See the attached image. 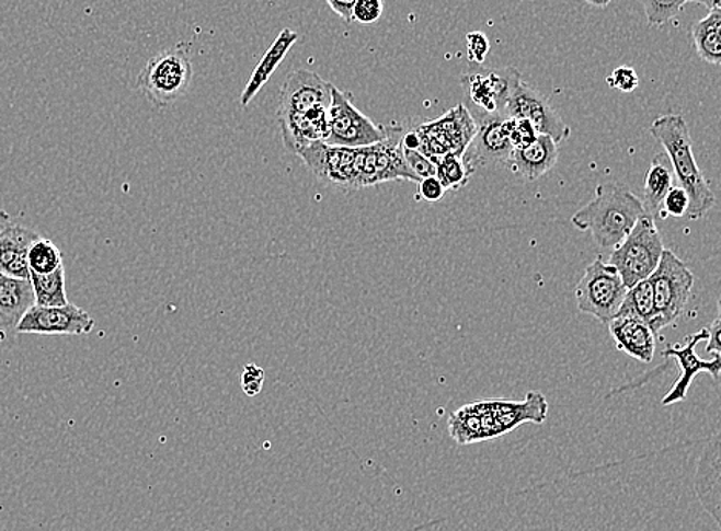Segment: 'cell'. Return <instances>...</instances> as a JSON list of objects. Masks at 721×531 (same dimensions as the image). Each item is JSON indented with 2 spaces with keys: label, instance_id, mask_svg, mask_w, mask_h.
Returning a JSON list of instances; mask_svg holds the SVG:
<instances>
[{
  "label": "cell",
  "instance_id": "e575fe53",
  "mask_svg": "<svg viewBox=\"0 0 721 531\" xmlns=\"http://www.w3.org/2000/svg\"><path fill=\"white\" fill-rule=\"evenodd\" d=\"M467 44L468 59L474 64H483L491 49L487 34L482 32L469 33Z\"/></svg>",
  "mask_w": 721,
  "mask_h": 531
},
{
  "label": "cell",
  "instance_id": "5bb4252c",
  "mask_svg": "<svg viewBox=\"0 0 721 531\" xmlns=\"http://www.w3.org/2000/svg\"><path fill=\"white\" fill-rule=\"evenodd\" d=\"M520 80V72L507 67L487 74L464 76L461 86L467 88L469 101L476 108L474 116H491L506 114L507 101Z\"/></svg>",
  "mask_w": 721,
  "mask_h": 531
},
{
  "label": "cell",
  "instance_id": "cb8c5ba5",
  "mask_svg": "<svg viewBox=\"0 0 721 531\" xmlns=\"http://www.w3.org/2000/svg\"><path fill=\"white\" fill-rule=\"evenodd\" d=\"M34 292V303L45 308H57L70 303L65 290V267H57L52 274L30 273Z\"/></svg>",
  "mask_w": 721,
  "mask_h": 531
},
{
  "label": "cell",
  "instance_id": "8992f818",
  "mask_svg": "<svg viewBox=\"0 0 721 531\" xmlns=\"http://www.w3.org/2000/svg\"><path fill=\"white\" fill-rule=\"evenodd\" d=\"M627 290L616 267L598 257L586 266L574 293L580 312L593 315L608 326L623 303Z\"/></svg>",
  "mask_w": 721,
  "mask_h": 531
},
{
  "label": "cell",
  "instance_id": "e0dca14e",
  "mask_svg": "<svg viewBox=\"0 0 721 531\" xmlns=\"http://www.w3.org/2000/svg\"><path fill=\"white\" fill-rule=\"evenodd\" d=\"M499 437L510 434L525 423L543 424L548 419V401L540 392H528L525 401L490 400Z\"/></svg>",
  "mask_w": 721,
  "mask_h": 531
},
{
  "label": "cell",
  "instance_id": "ab89813d",
  "mask_svg": "<svg viewBox=\"0 0 721 531\" xmlns=\"http://www.w3.org/2000/svg\"><path fill=\"white\" fill-rule=\"evenodd\" d=\"M688 2H697L706 7V9L711 10L713 5H719L720 0H685V3Z\"/></svg>",
  "mask_w": 721,
  "mask_h": 531
},
{
  "label": "cell",
  "instance_id": "4316f807",
  "mask_svg": "<svg viewBox=\"0 0 721 531\" xmlns=\"http://www.w3.org/2000/svg\"><path fill=\"white\" fill-rule=\"evenodd\" d=\"M652 312H654V290L650 278H646L627 290L617 315H636L650 323Z\"/></svg>",
  "mask_w": 721,
  "mask_h": 531
},
{
  "label": "cell",
  "instance_id": "836d02e7",
  "mask_svg": "<svg viewBox=\"0 0 721 531\" xmlns=\"http://www.w3.org/2000/svg\"><path fill=\"white\" fill-rule=\"evenodd\" d=\"M610 88L621 91V93H632L639 88V76L636 70L629 67H618L613 74L606 79Z\"/></svg>",
  "mask_w": 721,
  "mask_h": 531
},
{
  "label": "cell",
  "instance_id": "603a6c76",
  "mask_svg": "<svg viewBox=\"0 0 721 531\" xmlns=\"http://www.w3.org/2000/svg\"><path fill=\"white\" fill-rule=\"evenodd\" d=\"M693 41L705 62L721 64V3L709 10L708 16L693 26Z\"/></svg>",
  "mask_w": 721,
  "mask_h": 531
},
{
  "label": "cell",
  "instance_id": "9a60e30c",
  "mask_svg": "<svg viewBox=\"0 0 721 531\" xmlns=\"http://www.w3.org/2000/svg\"><path fill=\"white\" fill-rule=\"evenodd\" d=\"M477 132L465 151V159L472 170L482 164H503L514 151L510 139V117L506 114L474 116Z\"/></svg>",
  "mask_w": 721,
  "mask_h": 531
},
{
  "label": "cell",
  "instance_id": "f35d334b",
  "mask_svg": "<svg viewBox=\"0 0 721 531\" xmlns=\"http://www.w3.org/2000/svg\"><path fill=\"white\" fill-rule=\"evenodd\" d=\"M708 328L709 332V344L708 347H706V351H713V354H720L721 351V346H720V328H721V321H720V315L717 316L716 320H713V323L711 324V327H706Z\"/></svg>",
  "mask_w": 721,
  "mask_h": 531
},
{
  "label": "cell",
  "instance_id": "d6a6232c",
  "mask_svg": "<svg viewBox=\"0 0 721 531\" xmlns=\"http://www.w3.org/2000/svg\"><path fill=\"white\" fill-rule=\"evenodd\" d=\"M689 209V196L682 186H673L663 200L665 216L683 217Z\"/></svg>",
  "mask_w": 721,
  "mask_h": 531
},
{
  "label": "cell",
  "instance_id": "4dcf8cb0",
  "mask_svg": "<svg viewBox=\"0 0 721 531\" xmlns=\"http://www.w3.org/2000/svg\"><path fill=\"white\" fill-rule=\"evenodd\" d=\"M384 10V0H357L353 9V22L362 25L376 24Z\"/></svg>",
  "mask_w": 721,
  "mask_h": 531
},
{
  "label": "cell",
  "instance_id": "f546056e",
  "mask_svg": "<svg viewBox=\"0 0 721 531\" xmlns=\"http://www.w3.org/2000/svg\"><path fill=\"white\" fill-rule=\"evenodd\" d=\"M537 137H539V134H537L528 120H525V118L510 117V139L514 149L528 147Z\"/></svg>",
  "mask_w": 721,
  "mask_h": 531
},
{
  "label": "cell",
  "instance_id": "2e32d148",
  "mask_svg": "<svg viewBox=\"0 0 721 531\" xmlns=\"http://www.w3.org/2000/svg\"><path fill=\"white\" fill-rule=\"evenodd\" d=\"M608 328L618 350L644 365L654 360L657 335L646 321L636 315H616L609 321Z\"/></svg>",
  "mask_w": 721,
  "mask_h": 531
},
{
  "label": "cell",
  "instance_id": "b9f144b4",
  "mask_svg": "<svg viewBox=\"0 0 721 531\" xmlns=\"http://www.w3.org/2000/svg\"><path fill=\"white\" fill-rule=\"evenodd\" d=\"M10 220H11L10 213L2 211V209H0V224H9Z\"/></svg>",
  "mask_w": 721,
  "mask_h": 531
},
{
  "label": "cell",
  "instance_id": "3957f363",
  "mask_svg": "<svg viewBox=\"0 0 721 531\" xmlns=\"http://www.w3.org/2000/svg\"><path fill=\"white\" fill-rule=\"evenodd\" d=\"M193 80V64H191L190 47L186 44L175 45L152 56L140 74L137 76V86L145 97L158 106L173 105L186 91Z\"/></svg>",
  "mask_w": 721,
  "mask_h": 531
},
{
  "label": "cell",
  "instance_id": "8d00e7d4",
  "mask_svg": "<svg viewBox=\"0 0 721 531\" xmlns=\"http://www.w3.org/2000/svg\"><path fill=\"white\" fill-rule=\"evenodd\" d=\"M446 189L442 185L440 181L436 175H431V177L422 178L419 182V197L423 200L430 201V204H436L444 198Z\"/></svg>",
  "mask_w": 721,
  "mask_h": 531
},
{
  "label": "cell",
  "instance_id": "7a4b0ae2",
  "mask_svg": "<svg viewBox=\"0 0 721 531\" xmlns=\"http://www.w3.org/2000/svg\"><path fill=\"white\" fill-rule=\"evenodd\" d=\"M650 131L652 137L665 148L675 181L680 183L678 186L688 193L689 209L686 217L689 220L703 219L716 205V196L694 159L693 139L685 117L678 114L657 117L651 125Z\"/></svg>",
  "mask_w": 721,
  "mask_h": 531
},
{
  "label": "cell",
  "instance_id": "ac0fdd59",
  "mask_svg": "<svg viewBox=\"0 0 721 531\" xmlns=\"http://www.w3.org/2000/svg\"><path fill=\"white\" fill-rule=\"evenodd\" d=\"M559 160V143L551 137L539 136L528 147L514 149L505 166L525 181H539L556 166Z\"/></svg>",
  "mask_w": 721,
  "mask_h": 531
},
{
  "label": "cell",
  "instance_id": "ffe728a7",
  "mask_svg": "<svg viewBox=\"0 0 721 531\" xmlns=\"http://www.w3.org/2000/svg\"><path fill=\"white\" fill-rule=\"evenodd\" d=\"M32 281L0 274V331L16 332L22 316L33 308Z\"/></svg>",
  "mask_w": 721,
  "mask_h": 531
},
{
  "label": "cell",
  "instance_id": "277c9868",
  "mask_svg": "<svg viewBox=\"0 0 721 531\" xmlns=\"http://www.w3.org/2000/svg\"><path fill=\"white\" fill-rule=\"evenodd\" d=\"M650 280L654 290V312L648 324L657 335L662 328L674 326L680 320L696 278L673 251L665 250Z\"/></svg>",
  "mask_w": 721,
  "mask_h": 531
},
{
  "label": "cell",
  "instance_id": "44dd1931",
  "mask_svg": "<svg viewBox=\"0 0 721 531\" xmlns=\"http://www.w3.org/2000/svg\"><path fill=\"white\" fill-rule=\"evenodd\" d=\"M299 39V34L293 32V30H284L274 44L271 45L268 51L265 53V56L262 57L261 62L253 74H251L250 80H248L245 90H243L242 95H240V105L245 108L250 105L251 101L259 94V91L268 82L271 74L277 70L278 65L282 64V60L285 59V56L288 55L289 49H291L294 42Z\"/></svg>",
  "mask_w": 721,
  "mask_h": 531
},
{
  "label": "cell",
  "instance_id": "5b68a950",
  "mask_svg": "<svg viewBox=\"0 0 721 531\" xmlns=\"http://www.w3.org/2000/svg\"><path fill=\"white\" fill-rule=\"evenodd\" d=\"M663 251L665 246L657 224L651 216L644 213L625 236L623 242L614 247L609 265L616 267L621 281L629 289L654 274Z\"/></svg>",
  "mask_w": 721,
  "mask_h": 531
},
{
  "label": "cell",
  "instance_id": "6da1fadb",
  "mask_svg": "<svg viewBox=\"0 0 721 531\" xmlns=\"http://www.w3.org/2000/svg\"><path fill=\"white\" fill-rule=\"evenodd\" d=\"M644 213L642 200L631 191L616 183H602L595 188L593 200L572 216L571 223L580 231L591 232L598 246L614 250Z\"/></svg>",
  "mask_w": 721,
  "mask_h": 531
},
{
  "label": "cell",
  "instance_id": "1f68e13d",
  "mask_svg": "<svg viewBox=\"0 0 721 531\" xmlns=\"http://www.w3.org/2000/svg\"><path fill=\"white\" fill-rule=\"evenodd\" d=\"M402 154L404 162L412 171V174L422 181V178L431 177V175H436V166L431 162L428 157L423 155L421 151H415V149H407L402 147Z\"/></svg>",
  "mask_w": 721,
  "mask_h": 531
},
{
  "label": "cell",
  "instance_id": "52a82bcc",
  "mask_svg": "<svg viewBox=\"0 0 721 531\" xmlns=\"http://www.w3.org/2000/svg\"><path fill=\"white\" fill-rule=\"evenodd\" d=\"M389 126L374 124L360 113L350 93L331 86L330 132L325 140L331 147L365 148L387 139Z\"/></svg>",
  "mask_w": 721,
  "mask_h": 531
},
{
  "label": "cell",
  "instance_id": "4fadbf2b",
  "mask_svg": "<svg viewBox=\"0 0 721 531\" xmlns=\"http://www.w3.org/2000/svg\"><path fill=\"white\" fill-rule=\"evenodd\" d=\"M708 338L709 332L705 327L700 332H697V334L689 335L685 343L674 344V346H670L662 351L663 357L675 358L678 362V368H680V377L675 381L670 392L666 393L665 399L662 400L663 406H671V404L686 401L690 384H693L694 378L698 373L706 372L712 376V378H716V380H719L721 368L720 354L713 355L712 360H701L696 351L697 344Z\"/></svg>",
  "mask_w": 721,
  "mask_h": 531
},
{
  "label": "cell",
  "instance_id": "9c48e42d",
  "mask_svg": "<svg viewBox=\"0 0 721 531\" xmlns=\"http://www.w3.org/2000/svg\"><path fill=\"white\" fill-rule=\"evenodd\" d=\"M505 113L510 117L525 118L539 136L551 137L556 143H562L571 136L570 126L549 105L548 99L524 80L514 86Z\"/></svg>",
  "mask_w": 721,
  "mask_h": 531
},
{
  "label": "cell",
  "instance_id": "d6986e66",
  "mask_svg": "<svg viewBox=\"0 0 721 531\" xmlns=\"http://www.w3.org/2000/svg\"><path fill=\"white\" fill-rule=\"evenodd\" d=\"M39 234L22 224H5L0 229V274L30 278L28 250Z\"/></svg>",
  "mask_w": 721,
  "mask_h": 531
},
{
  "label": "cell",
  "instance_id": "30bf717a",
  "mask_svg": "<svg viewBox=\"0 0 721 531\" xmlns=\"http://www.w3.org/2000/svg\"><path fill=\"white\" fill-rule=\"evenodd\" d=\"M320 182L335 188L356 191L357 148L331 147L325 141H314L299 154Z\"/></svg>",
  "mask_w": 721,
  "mask_h": 531
},
{
  "label": "cell",
  "instance_id": "74e56055",
  "mask_svg": "<svg viewBox=\"0 0 721 531\" xmlns=\"http://www.w3.org/2000/svg\"><path fill=\"white\" fill-rule=\"evenodd\" d=\"M356 2L357 0H327L330 9L346 22H353V9Z\"/></svg>",
  "mask_w": 721,
  "mask_h": 531
},
{
  "label": "cell",
  "instance_id": "484cf974",
  "mask_svg": "<svg viewBox=\"0 0 721 531\" xmlns=\"http://www.w3.org/2000/svg\"><path fill=\"white\" fill-rule=\"evenodd\" d=\"M430 160L436 166V177L444 185L446 193L465 188L469 177L474 174L465 155L446 154Z\"/></svg>",
  "mask_w": 721,
  "mask_h": 531
},
{
  "label": "cell",
  "instance_id": "ba28073f",
  "mask_svg": "<svg viewBox=\"0 0 721 531\" xmlns=\"http://www.w3.org/2000/svg\"><path fill=\"white\" fill-rule=\"evenodd\" d=\"M421 139L419 151L428 159L446 154L464 155L477 132V124L465 105L454 106L445 116L414 128Z\"/></svg>",
  "mask_w": 721,
  "mask_h": 531
},
{
  "label": "cell",
  "instance_id": "d4e9b609",
  "mask_svg": "<svg viewBox=\"0 0 721 531\" xmlns=\"http://www.w3.org/2000/svg\"><path fill=\"white\" fill-rule=\"evenodd\" d=\"M448 429L457 445L468 446L484 441L477 401L454 412L448 419Z\"/></svg>",
  "mask_w": 721,
  "mask_h": 531
},
{
  "label": "cell",
  "instance_id": "7c38bea8",
  "mask_svg": "<svg viewBox=\"0 0 721 531\" xmlns=\"http://www.w3.org/2000/svg\"><path fill=\"white\" fill-rule=\"evenodd\" d=\"M95 321L79 305L68 303L57 308L34 304L22 316L18 334L32 335H87L93 331Z\"/></svg>",
  "mask_w": 721,
  "mask_h": 531
},
{
  "label": "cell",
  "instance_id": "60d3db41",
  "mask_svg": "<svg viewBox=\"0 0 721 531\" xmlns=\"http://www.w3.org/2000/svg\"><path fill=\"white\" fill-rule=\"evenodd\" d=\"M587 3H591L593 7H597V9H606V7L609 5L610 0H586Z\"/></svg>",
  "mask_w": 721,
  "mask_h": 531
},
{
  "label": "cell",
  "instance_id": "f1b7e54d",
  "mask_svg": "<svg viewBox=\"0 0 721 531\" xmlns=\"http://www.w3.org/2000/svg\"><path fill=\"white\" fill-rule=\"evenodd\" d=\"M652 26L665 25L680 13L685 0H639Z\"/></svg>",
  "mask_w": 721,
  "mask_h": 531
},
{
  "label": "cell",
  "instance_id": "d590c367",
  "mask_svg": "<svg viewBox=\"0 0 721 531\" xmlns=\"http://www.w3.org/2000/svg\"><path fill=\"white\" fill-rule=\"evenodd\" d=\"M263 381H265V372H263V369L255 365H248L245 372H243L242 376L243 392H245L248 396L259 395L263 388Z\"/></svg>",
  "mask_w": 721,
  "mask_h": 531
},
{
  "label": "cell",
  "instance_id": "8fae6325",
  "mask_svg": "<svg viewBox=\"0 0 721 531\" xmlns=\"http://www.w3.org/2000/svg\"><path fill=\"white\" fill-rule=\"evenodd\" d=\"M333 83L320 78L318 72L296 70L289 72L278 99L277 120L304 116L309 111L331 105Z\"/></svg>",
  "mask_w": 721,
  "mask_h": 531
},
{
  "label": "cell",
  "instance_id": "7402d4cb",
  "mask_svg": "<svg viewBox=\"0 0 721 531\" xmlns=\"http://www.w3.org/2000/svg\"><path fill=\"white\" fill-rule=\"evenodd\" d=\"M674 181L673 166L666 154L654 157L646 175H644L642 201L648 216H651L652 219H666L665 212H663V200L673 188Z\"/></svg>",
  "mask_w": 721,
  "mask_h": 531
},
{
  "label": "cell",
  "instance_id": "83f0119b",
  "mask_svg": "<svg viewBox=\"0 0 721 531\" xmlns=\"http://www.w3.org/2000/svg\"><path fill=\"white\" fill-rule=\"evenodd\" d=\"M64 265V255L52 240L37 236L28 250L30 273L52 274Z\"/></svg>",
  "mask_w": 721,
  "mask_h": 531
}]
</instances>
